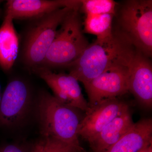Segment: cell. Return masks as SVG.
Listing matches in <instances>:
<instances>
[{"mask_svg":"<svg viewBox=\"0 0 152 152\" xmlns=\"http://www.w3.org/2000/svg\"><path fill=\"white\" fill-rule=\"evenodd\" d=\"M152 144V120L144 118L104 152H140Z\"/></svg>","mask_w":152,"mask_h":152,"instance_id":"12","label":"cell"},{"mask_svg":"<svg viewBox=\"0 0 152 152\" xmlns=\"http://www.w3.org/2000/svg\"><path fill=\"white\" fill-rule=\"evenodd\" d=\"M74 10L76 9L63 8L35 19L25 40L23 56L26 64L32 68L42 65L58 28Z\"/></svg>","mask_w":152,"mask_h":152,"instance_id":"4","label":"cell"},{"mask_svg":"<svg viewBox=\"0 0 152 152\" xmlns=\"http://www.w3.org/2000/svg\"><path fill=\"white\" fill-rule=\"evenodd\" d=\"M84 86L88 98L89 106L92 107L104 99L117 98L129 91V70L117 57L109 69Z\"/></svg>","mask_w":152,"mask_h":152,"instance_id":"6","label":"cell"},{"mask_svg":"<svg viewBox=\"0 0 152 152\" xmlns=\"http://www.w3.org/2000/svg\"><path fill=\"white\" fill-rule=\"evenodd\" d=\"M2 96V94H1V86L0 84V104H1V100Z\"/></svg>","mask_w":152,"mask_h":152,"instance_id":"21","label":"cell"},{"mask_svg":"<svg viewBox=\"0 0 152 152\" xmlns=\"http://www.w3.org/2000/svg\"><path fill=\"white\" fill-rule=\"evenodd\" d=\"M140 152H152V144L146 148L144 149Z\"/></svg>","mask_w":152,"mask_h":152,"instance_id":"20","label":"cell"},{"mask_svg":"<svg viewBox=\"0 0 152 152\" xmlns=\"http://www.w3.org/2000/svg\"><path fill=\"white\" fill-rule=\"evenodd\" d=\"M33 72L44 80L51 89L54 96L63 104L87 113L90 107L84 97L78 81L70 74H56L49 68L40 66Z\"/></svg>","mask_w":152,"mask_h":152,"instance_id":"8","label":"cell"},{"mask_svg":"<svg viewBox=\"0 0 152 152\" xmlns=\"http://www.w3.org/2000/svg\"><path fill=\"white\" fill-rule=\"evenodd\" d=\"M79 11L73 10L63 20L41 66L67 68L89 45L83 33Z\"/></svg>","mask_w":152,"mask_h":152,"instance_id":"3","label":"cell"},{"mask_svg":"<svg viewBox=\"0 0 152 152\" xmlns=\"http://www.w3.org/2000/svg\"><path fill=\"white\" fill-rule=\"evenodd\" d=\"M129 109L118 116L89 142L92 152H104L112 146L134 124Z\"/></svg>","mask_w":152,"mask_h":152,"instance_id":"13","label":"cell"},{"mask_svg":"<svg viewBox=\"0 0 152 152\" xmlns=\"http://www.w3.org/2000/svg\"><path fill=\"white\" fill-rule=\"evenodd\" d=\"M0 152H34V147L30 150L23 146L10 144L1 147Z\"/></svg>","mask_w":152,"mask_h":152,"instance_id":"18","label":"cell"},{"mask_svg":"<svg viewBox=\"0 0 152 152\" xmlns=\"http://www.w3.org/2000/svg\"><path fill=\"white\" fill-rule=\"evenodd\" d=\"M56 152H76L74 149L65 144H62Z\"/></svg>","mask_w":152,"mask_h":152,"instance_id":"19","label":"cell"},{"mask_svg":"<svg viewBox=\"0 0 152 152\" xmlns=\"http://www.w3.org/2000/svg\"><path fill=\"white\" fill-rule=\"evenodd\" d=\"M31 105V91L27 84L20 80L9 83L2 96L0 104V125L14 126L27 116Z\"/></svg>","mask_w":152,"mask_h":152,"instance_id":"7","label":"cell"},{"mask_svg":"<svg viewBox=\"0 0 152 152\" xmlns=\"http://www.w3.org/2000/svg\"><path fill=\"white\" fill-rule=\"evenodd\" d=\"M1 1H0V3H1Z\"/></svg>","mask_w":152,"mask_h":152,"instance_id":"22","label":"cell"},{"mask_svg":"<svg viewBox=\"0 0 152 152\" xmlns=\"http://www.w3.org/2000/svg\"><path fill=\"white\" fill-rule=\"evenodd\" d=\"M81 0H9L6 15L14 20L37 19L65 7L80 9Z\"/></svg>","mask_w":152,"mask_h":152,"instance_id":"11","label":"cell"},{"mask_svg":"<svg viewBox=\"0 0 152 152\" xmlns=\"http://www.w3.org/2000/svg\"><path fill=\"white\" fill-rule=\"evenodd\" d=\"M13 21L6 15L0 27V66L6 71L12 67L18 53L19 38Z\"/></svg>","mask_w":152,"mask_h":152,"instance_id":"14","label":"cell"},{"mask_svg":"<svg viewBox=\"0 0 152 152\" xmlns=\"http://www.w3.org/2000/svg\"><path fill=\"white\" fill-rule=\"evenodd\" d=\"M117 53V41L114 36L108 40L96 39L68 66L69 74L85 84L109 69L116 58Z\"/></svg>","mask_w":152,"mask_h":152,"instance_id":"5","label":"cell"},{"mask_svg":"<svg viewBox=\"0 0 152 152\" xmlns=\"http://www.w3.org/2000/svg\"><path fill=\"white\" fill-rule=\"evenodd\" d=\"M126 66L129 74V90L142 104L152 105V66L150 58L136 52L128 59Z\"/></svg>","mask_w":152,"mask_h":152,"instance_id":"10","label":"cell"},{"mask_svg":"<svg viewBox=\"0 0 152 152\" xmlns=\"http://www.w3.org/2000/svg\"><path fill=\"white\" fill-rule=\"evenodd\" d=\"M127 104L117 98L106 99L90 107L79 124L78 134L89 142L123 113L129 110Z\"/></svg>","mask_w":152,"mask_h":152,"instance_id":"9","label":"cell"},{"mask_svg":"<svg viewBox=\"0 0 152 152\" xmlns=\"http://www.w3.org/2000/svg\"><path fill=\"white\" fill-rule=\"evenodd\" d=\"M37 114L43 139L60 142L76 152H86L80 145L78 130L80 110L66 105L46 91L39 96Z\"/></svg>","mask_w":152,"mask_h":152,"instance_id":"1","label":"cell"},{"mask_svg":"<svg viewBox=\"0 0 152 152\" xmlns=\"http://www.w3.org/2000/svg\"><path fill=\"white\" fill-rule=\"evenodd\" d=\"M63 143L43 139L34 147V152H56Z\"/></svg>","mask_w":152,"mask_h":152,"instance_id":"17","label":"cell"},{"mask_svg":"<svg viewBox=\"0 0 152 152\" xmlns=\"http://www.w3.org/2000/svg\"><path fill=\"white\" fill-rule=\"evenodd\" d=\"M113 14L86 15L84 22V31L96 36V39L108 40L113 37Z\"/></svg>","mask_w":152,"mask_h":152,"instance_id":"15","label":"cell"},{"mask_svg":"<svg viewBox=\"0 0 152 152\" xmlns=\"http://www.w3.org/2000/svg\"><path fill=\"white\" fill-rule=\"evenodd\" d=\"M113 35L151 58L152 54V1L128 0L118 4Z\"/></svg>","mask_w":152,"mask_h":152,"instance_id":"2","label":"cell"},{"mask_svg":"<svg viewBox=\"0 0 152 152\" xmlns=\"http://www.w3.org/2000/svg\"><path fill=\"white\" fill-rule=\"evenodd\" d=\"M118 3L113 0H81V10L85 15L113 14L115 15Z\"/></svg>","mask_w":152,"mask_h":152,"instance_id":"16","label":"cell"}]
</instances>
